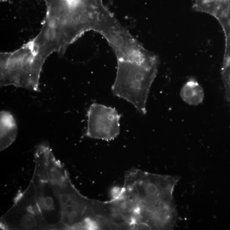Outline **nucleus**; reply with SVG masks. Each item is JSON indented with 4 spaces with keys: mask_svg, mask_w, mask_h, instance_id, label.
<instances>
[{
    "mask_svg": "<svg viewBox=\"0 0 230 230\" xmlns=\"http://www.w3.org/2000/svg\"><path fill=\"white\" fill-rule=\"evenodd\" d=\"M105 6L102 0H54L49 12L56 17L58 26L51 39L55 46L70 44L84 32L95 30Z\"/></svg>",
    "mask_w": 230,
    "mask_h": 230,
    "instance_id": "f257e3e1",
    "label": "nucleus"
},
{
    "mask_svg": "<svg viewBox=\"0 0 230 230\" xmlns=\"http://www.w3.org/2000/svg\"><path fill=\"white\" fill-rule=\"evenodd\" d=\"M117 62L112 93L130 103L145 115L147 99L157 73V59L150 54L141 59L117 60Z\"/></svg>",
    "mask_w": 230,
    "mask_h": 230,
    "instance_id": "f03ea898",
    "label": "nucleus"
},
{
    "mask_svg": "<svg viewBox=\"0 0 230 230\" xmlns=\"http://www.w3.org/2000/svg\"><path fill=\"white\" fill-rule=\"evenodd\" d=\"M176 181L172 176L132 169L125 175L121 193L140 206H155L162 202H172Z\"/></svg>",
    "mask_w": 230,
    "mask_h": 230,
    "instance_id": "7ed1b4c3",
    "label": "nucleus"
},
{
    "mask_svg": "<svg viewBox=\"0 0 230 230\" xmlns=\"http://www.w3.org/2000/svg\"><path fill=\"white\" fill-rule=\"evenodd\" d=\"M95 31L107 41L117 60L140 59L149 54L107 8L102 13Z\"/></svg>",
    "mask_w": 230,
    "mask_h": 230,
    "instance_id": "20e7f679",
    "label": "nucleus"
},
{
    "mask_svg": "<svg viewBox=\"0 0 230 230\" xmlns=\"http://www.w3.org/2000/svg\"><path fill=\"white\" fill-rule=\"evenodd\" d=\"M54 192L59 204L62 228L84 229L88 211L93 200L82 195L71 183L56 189Z\"/></svg>",
    "mask_w": 230,
    "mask_h": 230,
    "instance_id": "39448f33",
    "label": "nucleus"
},
{
    "mask_svg": "<svg viewBox=\"0 0 230 230\" xmlns=\"http://www.w3.org/2000/svg\"><path fill=\"white\" fill-rule=\"evenodd\" d=\"M121 117L113 108L95 103L92 104L87 112L86 135L92 139L113 140L120 133Z\"/></svg>",
    "mask_w": 230,
    "mask_h": 230,
    "instance_id": "423d86ee",
    "label": "nucleus"
},
{
    "mask_svg": "<svg viewBox=\"0 0 230 230\" xmlns=\"http://www.w3.org/2000/svg\"><path fill=\"white\" fill-rule=\"evenodd\" d=\"M27 45L12 53L2 54L1 58V86L19 87Z\"/></svg>",
    "mask_w": 230,
    "mask_h": 230,
    "instance_id": "0eeeda50",
    "label": "nucleus"
},
{
    "mask_svg": "<svg viewBox=\"0 0 230 230\" xmlns=\"http://www.w3.org/2000/svg\"><path fill=\"white\" fill-rule=\"evenodd\" d=\"M1 150L8 148L16 140L18 132L17 124L13 115L6 111L1 112Z\"/></svg>",
    "mask_w": 230,
    "mask_h": 230,
    "instance_id": "6e6552de",
    "label": "nucleus"
},
{
    "mask_svg": "<svg viewBox=\"0 0 230 230\" xmlns=\"http://www.w3.org/2000/svg\"><path fill=\"white\" fill-rule=\"evenodd\" d=\"M180 96L186 103L192 106L198 105L204 100L205 94L202 88L196 82H188L180 90Z\"/></svg>",
    "mask_w": 230,
    "mask_h": 230,
    "instance_id": "1a4fd4ad",
    "label": "nucleus"
},
{
    "mask_svg": "<svg viewBox=\"0 0 230 230\" xmlns=\"http://www.w3.org/2000/svg\"><path fill=\"white\" fill-rule=\"evenodd\" d=\"M228 24H229V26L230 27V19L228 21Z\"/></svg>",
    "mask_w": 230,
    "mask_h": 230,
    "instance_id": "9d476101",
    "label": "nucleus"
}]
</instances>
